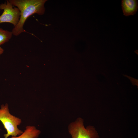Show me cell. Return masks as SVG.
<instances>
[{"instance_id":"cell-3","label":"cell","mask_w":138,"mask_h":138,"mask_svg":"<svg viewBox=\"0 0 138 138\" xmlns=\"http://www.w3.org/2000/svg\"><path fill=\"white\" fill-rule=\"evenodd\" d=\"M68 130L72 138H99L98 134L95 128L89 125L85 128L83 119L80 117L69 125Z\"/></svg>"},{"instance_id":"cell-4","label":"cell","mask_w":138,"mask_h":138,"mask_svg":"<svg viewBox=\"0 0 138 138\" xmlns=\"http://www.w3.org/2000/svg\"><path fill=\"white\" fill-rule=\"evenodd\" d=\"M0 10H3L0 16V24L4 22L9 23L15 27L18 24L20 16L19 9L13 6L8 0L0 4Z\"/></svg>"},{"instance_id":"cell-8","label":"cell","mask_w":138,"mask_h":138,"mask_svg":"<svg viewBox=\"0 0 138 138\" xmlns=\"http://www.w3.org/2000/svg\"><path fill=\"white\" fill-rule=\"evenodd\" d=\"M129 78L131 82L133 85H136L138 86V80L132 78L131 77L126 76Z\"/></svg>"},{"instance_id":"cell-2","label":"cell","mask_w":138,"mask_h":138,"mask_svg":"<svg viewBox=\"0 0 138 138\" xmlns=\"http://www.w3.org/2000/svg\"><path fill=\"white\" fill-rule=\"evenodd\" d=\"M0 121L7 131V133L4 135V138H7L10 136L20 135L23 132L18 128L21 123V120L10 113L7 103L5 105L2 104L1 106Z\"/></svg>"},{"instance_id":"cell-5","label":"cell","mask_w":138,"mask_h":138,"mask_svg":"<svg viewBox=\"0 0 138 138\" xmlns=\"http://www.w3.org/2000/svg\"><path fill=\"white\" fill-rule=\"evenodd\" d=\"M121 6L124 15L128 16L133 15L137 10V1L136 0H122Z\"/></svg>"},{"instance_id":"cell-1","label":"cell","mask_w":138,"mask_h":138,"mask_svg":"<svg viewBox=\"0 0 138 138\" xmlns=\"http://www.w3.org/2000/svg\"><path fill=\"white\" fill-rule=\"evenodd\" d=\"M13 6L19 10L20 16L19 22L12 31L13 34L18 36L25 32L23 28L24 23L30 16L35 14L42 15L45 12L44 4L47 0H9Z\"/></svg>"},{"instance_id":"cell-9","label":"cell","mask_w":138,"mask_h":138,"mask_svg":"<svg viewBox=\"0 0 138 138\" xmlns=\"http://www.w3.org/2000/svg\"><path fill=\"white\" fill-rule=\"evenodd\" d=\"M4 51V50L0 46V55L2 54Z\"/></svg>"},{"instance_id":"cell-6","label":"cell","mask_w":138,"mask_h":138,"mask_svg":"<svg viewBox=\"0 0 138 138\" xmlns=\"http://www.w3.org/2000/svg\"><path fill=\"white\" fill-rule=\"evenodd\" d=\"M40 133V131L35 126H28L21 135L18 136H12L10 138H37Z\"/></svg>"},{"instance_id":"cell-7","label":"cell","mask_w":138,"mask_h":138,"mask_svg":"<svg viewBox=\"0 0 138 138\" xmlns=\"http://www.w3.org/2000/svg\"><path fill=\"white\" fill-rule=\"evenodd\" d=\"M12 34V32L0 28V46L8 42L11 38Z\"/></svg>"}]
</instances>
